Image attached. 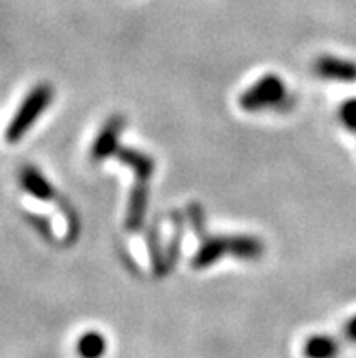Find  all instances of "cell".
Returning <instances> with one entry per match:
<instances>
[{
  "label": "cell",
  "instance_id": "6da1fadb",
  "mask_svg": "<svg viewBox=\"0 0 356 358\" xmlns=\"http://www.w3.org/2000/svg\"><path fill=\"white\" fill-rule=\"evenodd\" d=\"M53 95L55 91L50 84H38V86L29 91V95L22 100V104L17 109L13 120L9 122L8 129H6V141L9 144H15V142L26 136V133L31 129L33 124L38 120V117L50 108Z\"/></svg>",
  "mask_w": 356,
  "mask_h": 358
},
{
  "label": "cell",
  "instance_id": "7a4b0ae2",
  "mask_svg": "<svg viewBox=\"0 0 356 358\" xmlns=\"http://www.w3.org/2000/svg\"><path fill=\"white\" fill-rule=\"evenodd\" d=\"M285 96V84L278 75H266L264 78L243 91L240 95V106L245 111H258V109L269 108L280 104Z\"/></svg>",
  "mask_w": 356,
  "mask_h": 358
},
{
  "label": "cell",
  "instance_id": "3957f363",
  "mask_svg": "<svg viewBox=\"0 0 356 358\" xmlns=\"http://www.w3.org/2000/svg\"><path fill=\"white\" fill-rule=\"evenodd\" d=\"M124 117L122 115H113L108 118V122L102 126L100 133L97 135L93 148H91V159L93 162H100V160L108 159L111 155H117L118 151V141H120V133L124 129Z\"/></svg>",
  "mask_w": 356,
  "mask_h": 358
},
{
  "label": "cell",
  "instance_id": "277c9868",
  "mask_svg": "<svg viewBox=\"0 0 356 358\" xmlns=\"http://www.w3.org/2000/svg\"><path fill=\"white\" fill-rule=\"evenodd\" d=\"M315 71L318 77L327 78V80L356 82V64L351 60L339 59V57L324 55L320 59H316Z\"/></svg>",
  "mask_w": 356,
  "mask_h": 358
},
{
  "label": "cell",
  "instance_id": "5b68a950",
  "mask_svg": "<svg viewBox=\"0 0 356 358\" xmlns=\"http://www.w3.org/2000/svg\"><path fill=\"white\" fill-rule=\"evenodd\" d=\"M148 184H145V180H138L131 189L129 204H127L126 227L129 231H136L144 224L145 211H148Z\"/></svg>",
  "mask_w": 356,
  "mask_h": 358
},
{
  "label": "cell",
  "instance_id": "8992f818",
  "mask_svg": "<svg viewBox=\"0 0 356 358\" xmlns=\"http://www.w3.org/2000/svg\"><path fill=\"white\" fill-rule=\"evenodd\" d=\"M20 184H22L24 191L29 193L31 196L38 200H53L57 199V189L51 186V182L42 175L41 171L33 166H24L20 171Z\"/></svg>",
  "mask_w": 356,
  "mask_h": 358
},
{
  "label": "cell",
  "instance_id": "52a82bcc",
  "mask_svg": "<svg viewBox=\"0 0 356 358\" xmlns=\"http://www.w3.org/2000/svg\"><path fill=\"white\" fill-rule=\"evenodd\" d=\"M227 253V236H206L199 253L194 255L193 268L206 269Z\"/></svg>",
  "mask_w": 356,
  "mask_h": 358
},
{
  "label": "cell",
  "instance_id": "ba28073f",
  "mask_svg": "<svg viewBox=\"0 0 356 358\" xmlns=\"http://www.w3.org/2000/svg\"><path fill=\"white\" fill-rule=\"evenodd\" d=\"M342 351V344L336 336L313 335L304 344V357L306 358H336Z\"/></svg>",
  "mask_w": 356,
  "mask_h": 358
},
{
  "label": "cell",
  "instance_id": "9c48e42d",
  "mask_svg": "<svg viewBox=\"0 0 356 358\" xmlns=\"http://www.w3.org/2000/svg\"><path fill=\"white\" fill-rule=\"evenodd\" d=\"M117 157L122 164L129 166L136 173L138 180H148L155 171V160L149 155L133 148H118Z\"/></svg>",
  "mask_w": 356,
  "mask_h": 358
},
{
  "label": "cell",
  "instance_id": "30bf717a",
  "mask_svg": "<svg viewBox=\"0 0 356 358\" xmlns=\"http://www.w3.org/2000/svg\"><path fill=\"white\" fill-rule=\"evenodd\" d=\"M227 253L236 259L255 260L264 253V244L251 235L227 236Z\"/></svg>",
  "mask_w": 356,
  "mask_h": 358
},
{
  "label": "cell",
  "instance_id": "8fae6325",
  "mask_svg": "<svg viewBox=\"0 0 356 358\" xmlns=\"http://www.w3.org/2000/svg\"><path fill=\"white\" fill-rule=\"evenodd\" d=\"M108 351L106 336L99 331H87L78 338L77 353L80 358H102Z\"/></svg>",
  "mask_w": 356,
  "mask_h": 358
},
{
  "label": "cell",
  "instance_id": "7c38bea8",
  "mask_svg": "<svg viewBox=\"0 0 356 358\" xmlns=\"http://www.w3.org/2000/svg\"><path fill=\"white\" fill-rule=\"evenodd\" d=\"M173 217H175L173 222H175L176 229H175V238L171 241V245L167 248V260H166L167 269L175 266L176 259H178V253H180V242H182V218L178 213H173Z\"/></svg>",
  "mask_w": 356,
  "mask_h": 358
},
{
  "label": "cell",
  "instance_id": "4fadbf2b",
  "mask_svg": "<svg viewBox=\"0 0 356 358\" xmlns=\"http://www.w3.org/2000/svg\"><path fill=\"white\" fill-rule=\"evenodd\" d=\"M187 215L191 218V226H193L194 233L200 236V238H206L208 233H206V218H204V209L199 204H191L187 209Z\"/></svg>",
  "mask_w": 356,
  "mask_h": 358
},
{
  "label": "cell",
  "instance_id": "5bb4252c",
  "mask_svg": "<svg viewBox=\"0 0 356 358\" xmlns=\"http://www.w3.org/2000/svg\"><path fill=\"white\" fill-rule=\"evenodd\" d=\"M340 118L348 129L356 131V99H349L343 102L340 108Z\"/></svg>",
  "mask_w": 356,
  "mask_h": 358
},
{
  "label": "cell",
  "instance_id": "9a60e30c",
  "mask_svg": "<svg viewBox=\"0 0 356 358\" xmlns=\"http://www.w3.org/2000/svg\"><path fill=\"white\" fill-rule=\"evenodd\" d=\"M340 336H342V338H339L340 344H342V342L356 344V315L351 318V320H349L348 324H346V327H343V331Z\"/></svg>",
  "mask_w": 356,
  "mask_h": 358
}]
</instances>
